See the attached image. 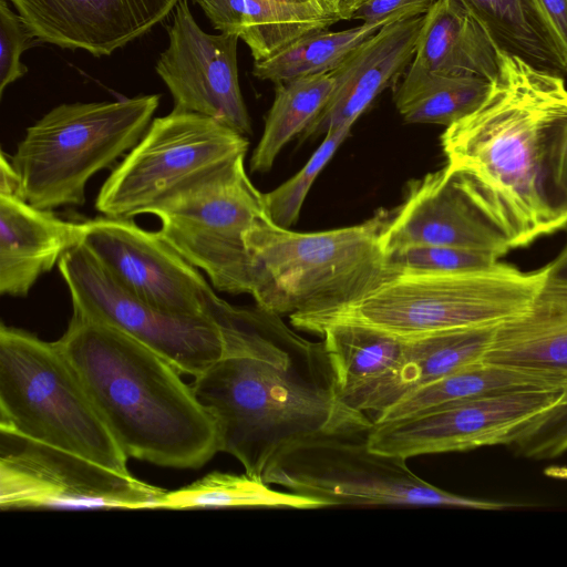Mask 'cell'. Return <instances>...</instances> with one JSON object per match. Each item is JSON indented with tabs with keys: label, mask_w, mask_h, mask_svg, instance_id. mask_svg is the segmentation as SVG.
Instances as JSON below:
<instances>
[{
	"label": "cell",
	"mask_w": 567,
	"mask_h": 567,
	"mask_svg": "<svg viewBox=\"0 0 567 567\" xmlns=\"http://www.w3.org/2000/svg\"><path fill=\"white\" fill-rule=\"evenodd\" d=\"M209 311L224 352L190 386L216 421L219 452L245 473L262 480L284 450L313 434L373 425L341 400L322 340H307L280 316L231 306L216 293Z\"/></svg>",
	"instance_id": "6da1fadb"
},
{
	"label": "cell",
	"mask_w": 567,
	"mask_h": 567,
	"mask_svg": "<svg viewBox=\"0 0 567 567\" xmlns=\"http://www.w3.org/2000/svg\"><path fill=\"white\" fill-rule=\"evenodd\" d=\"M566 120L564 76L499 52L485 100L441 135L445 166L511 249L567 228L551 174L554 142Z\"/></svg>",
	"instance_id": "7a4b0ae2"
},
{
	"label": "cell",
	"mask_w": 567,
	"mask_h": 567,
	"mask_svg": "<svg viewBox=\"0 0 567 567\" xmlns=\"http://www.w3.org/2000/svg\"><path fill=\"white\" fill-rule=\"evenodd\" d=\"M55 344L128 458L196 470L219 452L214 416L151 348L76 312Z\"/></svg>",
	"instance_id": "3957f363"
},
{
	"label": "cell",
	"mask_w": 567,
	"mask_h": 567,
	"mask_svg": "<svg viewBox=\"0 0 567 567\" xmlns=\"http://www.w3.org/2000/svg\"><path fill=\"white\" fill-rule=\"evenodd\" d=\"M390 216L379 209L361 224L315 233L259 218L245 237L257 307L277 316H317L373 291L390 278L380 243Z\"/></svg>",
	"instance_id": "277c9868"
},
{
	"label": "cell",
	"mask_w": 567,
	"mask_h": 567,
	"mask_svg": "<svg viewBox=\"0 0 567 567\" xmlns=\"http://www.w3.org/2000/svg\"><path fill=\"white\" fill-rule=\"evenodd\" d=\"M548 274L547 264L524 271L497 261L458 274L398 275L341 309L289 318L297 329L316 334L327 324L352 322L404 340L445 330L499 326L528 310Z\"/></svg>",
	"instance_id": "5b68a950"
},
{
	"label": "cell",
	"mask_w": 567,
	"mask_h": 567,
	"mask_svg": "<svg viewBox=\"0 0 567 567\" xmlns=\"http://www.w3.org/2000/svg\"><path fill=\"white\" fill-rule=\"evenodd\" d=\"M159 100L158 94H147L63 103L49 111L27 128L10 157L23 199L44 210L82 206L87 182L135 146Z\"/></svg>",
	"instance_id": "8992f818"
},
{
	"label": "cell",
	"mask_w": 567,
	"mask_h": 567,
	"mask_svg": "<svg viewBox=\"0 0 567 567\" xmlns=\"http://www.w3.org/2000/svg\"><path fill=\"white\" fill-rule=\"evenodd\" d=\"M0 431L130 473L128 457L55 342L4 323L0 327Z\"/></svg>",
	"instance_id": "52a82bcc"
},
{
	"label": "cell",
	"mask_w": 567,
	"mask_h": 567,
	"mask_svg": "<svg viewBox=\"0 0 567 567\" xmlns=\"http://www.w3.org/2000/svg\"><path fill=\"white\" fill-rule=\"evenodd\" d=\"M331 506H415L502 511L520 504L464 496L417 476L406 460L369 446L368 430L308 436L272 462L264 478Z\"/></svg>",
	"instance_id": "ba28073f"
},
{
	"label": "cell",
	"mask_w": 567,
	"mask_h": 567,
	"mask_svg": "<svg viewBox=\"0 0 567 567\" xmlns=\"http://www.w3.org/2000/svg\"><path fill=\"white\" fill-rule=\"evenodd\" d=\"M249 142L200 114L173 110L148 128L112 168L95 208L107 217L155 214L166 203L246 156Z\"/></svg>",
	"instance_id": "9c48e42d"
},
{
	"label": "cell",
	"mask_w": 567,
	"mask_h": 567,
	"mask_svg": "<svg viewBox=\"0 0 567 567\" xmlns=\"http://www.w3.org/2000/svg\"><path fill=\"white\" fill-rule=\"evenodd\" d=\"M158 234L203 270L223 292H252L254 265L246 234L267 215L264 194L249 179L245 156L171 199L155 214Z\"/></svg>",
	"instance_id": "30bf717a"
},
{
	"label": "cell",
	"mask_w": 567,
	"mask_h": 567,
	"mask_svg": "<svg viewBox=\"0 0 567 567\" xmlns=\"http://www.w3.org/2000/svg\"><path fill=\"white\" fill-rule=\"evenodd\" d=\"M166 491L76 453L0 431V508H157Z\"/></svg>",
	"instance_id": "8fae6325"
},
{
	"label": "cell",
	"mask_w": 567,
	"mask_h": 567,
	"mask_svg": "<svg viewBox=\"0 0 567 567\" xmlns=\"http://www.w3.org/2000/svg\"><path fill=\"white\" fill-rule=\"evenodd\" d=\"M73 312L109 324L151 348L182 374L197 377L224 352L218 322L158 309L120 287L76 245L58 262Z\"/></svg>",
	"instance_id": "7c38bea8"
},
{
	"label": "cell",
	"mask_w": 567,
	"mask_h": 567,
	"mask_svg": "<svg viewBox=\"0 0 567 567\" xmlns=\"http://www.w3.org/2000/svg\"><path fill=\"white\" fill-rule=\"evenodd\" d=\"M565 391H513L451 403L401 420L373 422L368 443L378 453L404 460L508 445L519 429L557 403Z\"/></svg>",
	"instance_id": "4fadbf2b"
},
{
	"label": "cell",
	"mask_w": 567,
	"mask_h": 567,
	"mask_svg": "<svg viewBox=\"0 0 567 567\" xmlns=\"http://www.w3.org/2000/svg\"><path fill=\"white\" fill-rule=\"evenodd\" d=\"M80 231L79 245L127 292L167 312L212 317L215 291L158 231L107 216L80 223Z\"/></svg>",
	"instance_id": "5bb4252c"
},
{
	"label": "cell",
	"mask_w": 567,
	"mask_h": 567,
	"mask_svg": "<svg viewBox=\"0 0 567 567\" xmlns=\"http://www.w3.org/2000/svg\"><path fill=\"white\" fill-rule=\"evenodd\" d=\"M238 39L205 32L188 1L179 0L156 72L172 94L173 110L210 117L247 136L252 130L238 80Z\"/></svg>",
	"instance_id": "9a60e30c"
},
{
	"label": "cell",
	"mask_w": 567,
	"mask_h": 567,
	"mask_svg": "<svg viewBox=\"0 0 567 567\" xmlns=\"http://www.w3.org/2000/svg\"><path fill=\"white\" fill-rule=\"evenodd\" d=\"M380 243L384 252L406 246L436 245L501 258L512 250L446 166L409 183L404 200L391 212Z\"/></svg>",
	"instance_id": "2e32d148"
},
{
	"label": "cell",
	"mask_w": 567,
	"mask_h": 567,
	"mask_svg": "<svg viewBox=\"0 0 567 567\" xmlns=\"http://www.w3.org/2000/svg\"><path fill=\"white\" fill-rule=\"evenodd\" d=\"M179 0H9L33 35L63 49L110 55L163 21Z\"/></svg>",
	"instance_id": "e0dca14e"
},
{
	"label": "cell",
	"mask_w": 567,
	"mask_h": 567,
	"mask_svg": "<svg viewBox=\"0 0 567 567\" xmlns=\"http://www.w3.org/2000/svg\"><path fill=\"white\" fill-rule=\"evenodd\" d=\"M423 22L424 14L383 25L331 71L334 86L330 99L300 135L301 140L353 125L372 101L411 64Z\"/></svg>",
	"instance_id": "ac0fdd59"
},
{
	"label": "cell",
	"mask_w": 567,
	"mask_h": 567,
	"mask_svg": "<svg viewBox=\"0 0 567 567\" xmlns=\"http://www.w3.org/2000/svg\"><path fill=\"white\" fill-rule=\"evenodd\" d=\"M496 327L461 328L403 339L404 349L396 368L343 402L353 410L378 415L410 392L485 360Z\"/></svg>",
	"instance_id": "d6986e66"
},
{
	"label": "cell",
	"mask_w": 567,
	"mask_h": 567,
	"mask_svg": "<svg viewBox=\"0 0 567 567\" xmlns=\"http://www.w3.org/2000/svg\"><path fill=\"white\" fill-rule=\"evenodd\" d=\"M80 223L0 195V292L27 297L37 280L80 243Z\"/></svg>",
	"instance_id": "ffe728a7"
},
{
	"label": "cell",
	"mask_w": 567,
	"mask_h": 567,
	"mask_svg": "<svg viewBox=\"0 0 567 567\" xmlns=\"http://www.w3.org/2000/svg\"><path fill=\"white\" fill-rule=\"evenodd\" d=\"M485 361L567 374V281L548 277L526 312L497 326Z\"/></svg>",
	"instance_id": "44dd1931"
},
{
	"label": "cell",
	"mask_w": 567,
	"mask_h": 567,
	"mask_svg": "<svg viewBox=\"0 0 567 567\" xmlns=\"http://www.w3.org/2000/svg\"><path fill=\"white\" fill-rule=\"evenodd\" d=\"M413 68L444 75L493 81L499 52L483 28L456 0H437L424 14Z\"/></svg>",
	"instance_id": "7402d4cb"
},
{
	"label": "cell",
	"mask_w": 567,
	"mask_h": 567,
	"mask_svg": "<svg viewBox=\"0 0 567 567\" xmlns=\"http://www.w3.org/2000/svg\"><path fill=\"white\" fill-rule=\"evenodd\" d=\"M194 1L216 30L241 39L255 61L265 60L297 39L338 22L315 4L291 6L269 0Z\"/></svg>",
	"instance_id": "603a6c76"
},
{
	"label": "cell",
	"mask_w": 567,
	"mask_h": 567,
	"mask_svg": "<svg viewBox=\"0 0 567 567\" xmlns=\"http://www.w3.org/2000/svg\"><path fill=\"white\" fill-rule=\"evenodd\" d=\"M523 390H567V374L483 360L410 392L375 415L373 422L401 420L460 401Z\"/></svg>",
	"instance_id": "cb8c5ba5"
},
{
	"label": "cell",
	"mask_w": 567,
	"mask_h": 567,
	"mask_svg": "<svg viewBox=\"0 0 567 567\" xmlns=\"http://www.w3.org/2000/svg\"><path fill=\"white\" fill-rule=\"evenodd\" d=\"M498 52L554 74L567 75V50L539 0H456Z\"/></svg>",
	"instance_id": "d4e9b609"
},
{
	"label": "cell",
	"mask_w": 567,
	"mask_h": 567,
	"mask_svg": "<svg viewBox=\"0 0 567 567\" xmlns=\"http://www.w3.org/2000/svg\"><path fill=\"white\" fill-rule=\"evenodd\" d=\"M317 334L322 338L342 401L392 372L404 349L403 339L352 322L327 324Z\"/></svg>",
	"instance_id": "484cf974"
},
{
	"label": "cell",
	"mask_w": 567,
	"mask_h": 567,
	"mask_svg": "<svg viewBox=\"0 0 567 567\" xmlns=\"http://www.w3.org/2000/svg\"><path fill=\"white\" fill-rule=\"evenodd\" d=\"M491 81L478 76L444 75L410 65L394 92V104L406 123L450 126L485 100Z\"/></svg>",
	"instance_id": "4316f807"
},
{
	"label": "cell",
	"mask_w": 567,
	"mask_h": 567,
	"mask_svg": "<svg viewBox=\"0 0 567 567\" xmlns=\"http://www.w3.org/2000/svg\"><path fill=\"white\" fill-rule=\"evenodd\" d=\"M333 86L334 79L331 72L276 84L274 103L249 162L251 173H267L272 167L286 144L301 135L320 114L330 99Z\"/></svg>",
	"instance_id": "83f0119b"
},
{
	"label": "cell",
	"mask_w": 567,
	"mask_h": 567,
	"mask_svg": "<svg viewBox=\"0 0 567 567\" xmlns=\"http://www.w3.org/2000/svg\"><path fill=\"white\" fill-rule=\"evenodd\" d=\"M326 505L312 497L272 488L261 478L212 472L175 491H166L159 509L289 508L317 509Z\"/></svg>",
	"instance_id": "f1b7e54d"
},
{
	"label": "cell",
	"mask_w": 567,
	"mask_h": 567,
	"mask_svg": "<svg viewBox=\"0 0 567 567\" xmlns=\"http://www.w3.org/2000/svg\"><path fill=\"white\" fill-rule=\"evenodd\" d=\"M383 25L385 23L362 22L342 31H315L297 39L276 54L255 61L252 74L278 84L301 76L331 72Z\"/></svg>",
	"instance_id": "f546056e"
},
{
	"label": "cell",
	"mask_w": 567,
	"mask_h": 567,
	"mask_svg": "<svg viewBox=\"0 0 567 567\" xmlns=\"http://www.w3.org/2000/svg\"><path fill=\"white\" fill-rule=\"evenodd\" d=\"M351 128L352 125H344L326 133L323 141L296 175L274 190L264 194L266 212L274 224L289 228L298 220L310 187L349 136Z\"/></svg>",
	"instance_id": "4dcf8cb0"
},
{
	"label": "cell",
	"mask_w": 567,
	"mask_h": 567,
	"mask_svg": "<svg viewBox=\"0 0 567 567\" xmlns=\"http://www.w3.org/2000/svg\"><path fill=\"white\" fill-rule=\"evenodd\" d=\"M390 277L398 275H446L472 271L492 266L499 258L472 249L416 245L384 252Z\"/></svg>",
	"instance_id": "1f68e13d"
},
{
	"label": "cell",
	"mask_w": 567,
	"mask_h": 567,
	"mask_svg": "<svg viewBox=\"0 0 567 567\" xmlns=\"http://www.w3.org/2000/svg\"><path fill=\"white\" fill-rule=\"evenodd\" d=\"M526 458L551 460L567 452V391L551 408L527 422L508 444Z\"/></svg>",
	"instance_id": "d6a6232c"
},
{
	"label": "cell",
	"mask_w": 567,
	"mask_h": 567,
	"mask_svg": "<svg viewBox=\"0 0 567 567\" xmlns=\"http://www.w3.org/2000/svg\"><path fill=\"white\" fill-rule=\"evenodd\" d=\"M39 42L19 13L9 7L8 0H0V96L7 86L27 73L21 54Z\"/></svg>",
	"instance_id": "836d02e7"
},
{
	"label": "cell",
	"mask_w": 567,
	"mask_h": 567,
	"mask_svg": "<svg viewBox=\"0 0 567 567\" xmlns=\"http://www.w3.org/2000/svg\"><path fill=\"white\" fill-rule=\"evenodd\" d=\"M437 0H369L355 12L365 23H391L425 14Z\"/></svg>",
	"instance_id": "e575fe53"
},
{
	"label": "cell",
	"mask_w": 567,
	"mask_h": 567,
	"mask_svg": "<svg viewBox=\"0 0 567 567\" xmlns=\"http://www.w3.org/2000/svg\"><path fill=\"white\" fill-rule=\"evenodd\" d=\"M551 174L556 190L567 206V120L560 126L554 142Z\"/></svg>",
	"instance_id": "d590c367"
},
{
	"label": "cell",
	"mask_w": 567,
	"mask_h": 567,
	"mask_svg": "<svg viewBox=\"0 0 567 567\" xmlns=\"http://www.w3.org/2000/svg\"><path fill=\"white\" fill-rule=\"evenodd\" d=\"M561 43L567 50V0H539Z\"/></svg>",
	"instance_id": "8d00e7d4"
},
{
	"label": "cell",
	"mask_w": 567,
	"mask_h": 567,
	"mask_svg": "<svg viewBox=\"0 0 567 567\" xmlns=\"http://www.w3.org/2000/svg\"><path fill=\"white\" fill-rule=\"evenodd\" d=\"M327 16L340 20H350L355 12L369 0H312Z\"/></svg>",
	"instance_id": "74e56055"
},
{
	"label": "cell",
	"mask_w": 567,
	"mask_h": 567,
	"mask_svg": "<svg viewBox=\"0 0 567 567\" xmlns=\"http://www.w3.org/2000/svg\"><path fill=\"white\" fill-rule=\"evenodd\" d=\"M0 195L17 196L23 199L19 175L4 152H1L0 159Z\"/></svg>",
	"instance_id": "f35d334b"
},
{
	"label": "cell",
	"mask_w": 567,
	"mask_h": 567,
	"mask_svg": "<svg viewBox=\"0 0 567 567\" xmlns=\"http://www.w3.org/2000/svg\"><path fill=\"white\" fill-rule=\"evenodd\" d=\"M547 266L549 278L567 281V239L560 252Z\"/></svg>",
	"instance_id": "ab89813d"
},
{
	"label": "cell",
	"mask_w": 567,
	"mask_h": 567,
	"mask_svg": "<svg viewBox=\"0 0 567 567\" xmlns=\"http://www.w3.org/2000/svg\"><path fill=\"white\" fill-rule=\"evenodd\" d=\"M269 1L278 2V3H282V4H291V6L315 4L312 0H269Z\"/></svg>",
	"instance_id": "60d3db41"
},
{
	"label": "cell",
	"mask_w": 567,
	"mask_h": 567,
	"mask_svg": "<svg viewBox=\"0 0 567 567\" xmlns=\"http://www.w3.org/2000/svg\"><path fill=\"white\" fill-rule=\"evenodd\" d=\"M548 475L567 478V467H549Z\"/></svg>",
	"instance_id": "b9f144b4"
}]
</instances>
